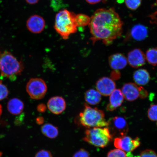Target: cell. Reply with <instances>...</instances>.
I'll use <instances>...</instances> for the list:
<instances>
[{"label": "cell", "instance_id": "6da1fadb", "mask_svg": "<svg viewBox=\"0 0 157 157\" xmlns=\"http://www.w3.org/2000/svg\"><path fill=\"white\" fill-rule=\"evenodd\" d=\"M123 22L114 9H98L91 17L89 25L91 40L94 44L102 40L109 45L121 36Z\"/></svg>", "mask_w": 157, "mask_h": 157}, {"label": "cell", "instance_id": "7a4b0ae2", "mask_svg": "<svg viewBox=\"0 0 157 157\" xmlns=\"http://www.w3.org/2000/svg\"><path fill=\"white\" fill-rule=\"evenodd\" d=\"M75 15L74 13L66 9L62 10L57 13L54 28L63 39H67L70 35L77 32Z\"/></svg>", "mask_w": 157, "mask_h": 157}, {"label": "cell", "instance_id": "3957f363", "mask_svg": "<svg viewBox=\"0 0 157 157\" xmlns=\"http://www.w3.org/2000/svg\"><path fill=\"white\" fill-rule=\"evenodd\" d=\"M24 68L22 63L7 51L0 53V72L3 78L15 81Z\"/></svg>", "mask_w": 157, "mask_h": 157}, {"label": "cell", "instance_id": "277c9868", "mask_svg": "<svg viewBox=\"0 0 157 157\" xmlns=\"http://www.w3.org/2000/svg\"><path fill=\"white\" fill-rule=\"evenodd\" d=\"M79 119L81 124L88 128L107 127L109 124L102 110L97 108H92L86 103L83 111L79 114Z\"/></svg>", "mask_w": 157, "mask_h": 157}, {"label": "cell", "instance_id": "5b68a950", "mask_svg": "<svg viewBox=\"0 0 157 157\" xmlns=\"http://www.w3.org/2000/svg\"><path fill=\"white\" fill-rule=\"evenodd\" d=\"M113 136L107 127H94L85 131L83 140L94 146L104 148L112 141Z\"/></svg>", "mask_w": 157, "mask_h": 157}, {"label": "cell", "instance_id": "8992f818", "mask_svg": "<svg viewBox=\"0 0 157 157\" xmlns=\"http://www.w3.org/2000/svg\"><path fill=\"white\" fill-rule=\"evenodd\" d=\"M48 87L45 81L42 78H32L26 86V91L31 99H42L47 93Z\"/></svg>", "mask_w": 157, "mask_h": 157}, {"label": "cell", "instance_id": "52a82bcc", "mask_svg": "<svg viewBox=\"0 0 157 157\" xmlns=\"http://www.w3.org/2000/svg\"><path fill=\"white\" fill-rule=\"evenodd\" d=\"M107 127L113 136L121 137L126 136L128 132L129 127L127 121L124 118L115 117L108 121Z\"/></svg>", "mask_w": 157, "mask_h": 157}, {"label": "cell", "instance_id": "ba28073f", "mask_svg": "<svg viewBox=\"0 0 157 157\" xmlns=\"http://www.w3.org/2000/svg\"><path fill=\"white\" fill-rule=\"evenodd\" d=\"M121 91L124 99L129 101H135L139 98L144 99L148 96V93L146 90L132 83L125 84Z\"/></svg>", "mask_w": 157, "mask_h": 157}, {"label": "cell", "instance_id": "9c48e42d", "mask_svg": "<svg viewBox=\"0 0 157 157\" xmlns=\"http://www.w3.org/2000/svg\"><path fill=\"white\" fill-rule=\"evenodd\" d=\"M140 144L138 137L132 139L130 136H125L116 137L114 140V145L116 148L126 152L133 151L140 146Z\"/></svg>", "mask_w": 157, "mask_h": 157}, {"label": "cell", "instance_id": "30bf717a", "mask_svg": "<svg viewBox=\"0 0 157 157\" xmlns=\"http://www.w3.org/2000/svg\"><path fill=\"white\" fill-rule=\"evenodd\" d=\"M96 87L97 91L101 95L107 97L110 95L116 89V85L112 78L103 77L98 80Z\"/></svg>", "mask_w": 157, "mask_h": 157}, {"label": "cell", "instance_id": "8fae6325", "mask_svg": "<svg viewBox=\"0 0 157 157\" xmlns=\"http://www.w3.org/2000/svg\"><path fill=\"white\" fill-rule=\"evenodd\" d=\"M127 62L131 67L138 68L144 66L146 62V56L143 51L139 48H135L128 52Z\"/></svg>", "mask_w": 157, "mask_h": 157}, {"label": "cell", "instance_id": "7c38bea8", "mask_svg": "<svg viewBox=\"0 0 157 157\" xmlns=\"http://www.w3.org/2000/svg\"><path fill=\"white\" fill-rule=\"evenodd\" d=\"M45 21L40 16L34 15L31 16L27 20L26 25L30 32L34 34L42 32L45 27Z\"/></svg>", "mask_w": 157, "mask_h": 157}, {"label": "cell", "instance_id": "4fadbf2b", "mask_svg": "<svg viewBox=\"0 0 157 157\" xmlns=\"http://www.w3.org/2000/svg\"><path fill=\"white\" fill-rule=\"evenodd\" d=\"M49 110L56 115L62 113L66 108V102L63 98L56 96L51 98L48 103Z\"/></svg>", "mask_w": 157, "mask_h": 157}, {"label": "cell", "instance_id": "5bb4252c", "mask_svg": "<svg viewBox=\"0 0 157 157\" xmlns=\"http://www.w3.org/2000/svg\"><path fill=\"white\" fill-rule=\"evenodd\" d=\"M124 98L121 90L116 89L109 95V101L107 105L106 109L109 111H113L122 105Z\"/></svg>", "mask_w": 157, "mask_h": 157}, {"label": "cell", "instance_id": "9a60e30c", "mask_svg": "<svg viewBox=\"0 0 157 157\" xmlns=\"http://www.w3.org/2000/svg\"><path fill=\"white\" fill-rule=\"evenodd\" d=\"M109 63L110 67L113 70H122L127 64V58L121 53H116L111 55L109 58Z\"/></svg>", "mask_w": 157, "mask_h": 157}, {"label": "cell", "instance_id": "2e32d148", "mask_svg": "<svg viewBox=\"0 0 157 157\" xmlns=\"http://www.w3.org/2000/svg\"><path fill=\"white\" fill-rule=\"evenodd\" d=\"M133 77L135 84L140 86L147 85L151 79L150 74L144 69H140L135 71Z\"/></svg>", "mask_w": 157, "mask_h": 157}, {"label": "cell", "instance_id": "e0dca14e", "mask_svg": "<svg viewBox=\"0 0 157 157\" xmlns=\"http://www.w3.org/2000/svg\"><path fill=\"white\" fill-rule=\"evenodd\" d=\"M148 34V31L146 27L142 25H134L131 31L132 38L136 41H142L147 38Z\"/></svg>", "mask_w": 157, "mask_h": 157}, {"label": "cell", "instance_id": "ac0fdd59", "mask_svg": "<svg viewBox=\"0 0 157 157\" xmlns=\"http://www.w3.org/2000/svg\"><path fill=\"white\" fill-rule=\"evenodd\" d=\"M23 102L17 98L10 100L7 104V109L10 113L14 115H19L24 109Z\"/></svg>", "mask_w": 157, "mask_h": 157}, {"label": "cell", "instance_id": "d6986e66", "mask_svg": "<svg viewBox=\"0 0 157 157\" xmlns=\"http://www.w3.org/2000/svg\"><path fill=\"white\" fill-rule=\"evenodd\" d=\"M84 98L88 104L92 105H98L102 99L101 94L97 90L93 89L88 90L86 92Z\"/></svg>", "mask_w": 157, "mask_h": 157}, {"label": "cell", "instance_id": "ffe728a7", "mask_svg": "<svg viewBox=\"0 0 157 157\" xmlns=\"http://www.w3.org/2000/svg\"><path fill=\"white\" fill-rule=\"evenodd\" d=\"M41 131L44 136L50 139L56 138L59 134L57 127L50 123L43 125L41 127Z\"/></svg>", "mask_w": 157, "mask_h": 157}, {"label": "cell", "instance_id": "44dd1931", "mask_svg": "<svg viewBox=\"0 0 157 157\" xmlns=\"http://www.w3.org/2000/svg\"><path fill=\"white\" fill-rule=\"evenodd\" d=\"M145 56L146 60L149 64L153 66H157V48L149 49Z\"/></svg>", "mask_w": 157, "mask_h": 157}, {"label": "cell", "instance_id": "7402d4cb", "mask_svg": "<svg viewBox=\"0 0 157 157\" xmlns=\"http://www.w3.org/2000/svg\"><path fill=\"white\" fill-rule=\"evenodd\" d=\"M91 21V17L88 16L80 13L76 15L75 22L77 27H84L89 25Z\"/></svg>", "mask_w": 157, "mask_h": 157}, {"label": "cell", "instance_id": "603a6c76", "mask_svg": "<svg viewBox=\"0 0 157 157\" xmlns=\"http://www.w3.org/2000/svg\"><path fill=\"white\" fill-rule=\"evenodd\" d=\"M149 119L152 121H157V105H151L147 113Z\"/></svg>", "mask_w": 157, "mask_h": 157}, {"label": "cell", "instance_id": "cb8c5ba5", "mask_svg": "<svg viewBox=\"0 0 157 157\" xmlns=\"http://www.w3.org/2000/svg\"><path fill=\"white\" fill-rule=\"evenodd\" d=\"M125 2L128 8L135 10L140 6L142 0H125Z\"/></svg>", "mask_w": 157, "mask_h": 157}, {"label": "cell", "instance_id": "d4e9b609", "mask_svg": "<svg viewBox=\"0 0 157 157\" xmlns=\"http://www.w3.org/2000/svg\"><path fill=\"white\" fill-rule=\"evenodd\" d=\"M107 157H127L126 153L119 149L111 150L108 152Z\"/></svg>", "mask_w": 157, "mask_h": 157}, {"label": "cell", "instance_id": "484cf974", "mask_svg": "<svg viewBox=\"0 0 157 157\" xmlns=\"http://www.w3.org/2000/svg\"><path fill=\"white\" fill-rule=\"evenodd\" d=\"M9 94V90L4 84L0 82V101L6 99Z\"/></svg>", "mask_w": 157, "mask_h": 157}, {"label": "cell", "instance_id": "4316f807", "mask_svg": "<svg viewBox=\"0 0 157 157\" xmlns=\"http://www.w3.org/2000/svg\"><path fill=\"white\" fill-rule=\"evenodd\" d=\"M139 157H157V154L154 150L147 149L140 152Z\"/></svg>", "mask_w": 157, "mask_h": 157}, {"label": "cell", "instance_id": "83f0119b", "mask_svg": "<svg viewBox=\"0 0 157 157\" xmlns=\"http://www.w3.org/2000/svg\"><path fill=\"white\" fill-rule=\"evenodd\" d=\"M72 157H90V155L87 151L82 148L75 153Z\"/></svg>", "mask_w": 157, "mask_h": 157}, {"label": "cell", "instance_id": "f1b7e54d", "mask_svg": "<svg viewBox=\"0 0 157 157\" xmlns=\"http://www.w3.org/2000/svg\"><path fill=\"white\" fill-rule=\"evenodd\" d=\"M35 157H52L51 153L48 151L41 150L35 155Z\"/></svg>", "mask_w": 157, "mask_h": 157}, {"label": "cell", "instance_id": "f546056e", "mask_svg": "<svg viewBox=\"0 0 157 157\" xmlns=\"http://www.w3.org/2000/svg\"><path fill=\"white\" fill-rule=\"evenodd\" d=\"M37 110L39 113H44L46 110V106L44 104H40L37 107Z\"/></svg>", "mask_w": 157, "mask_h": 157}, {"label": "cell", "instance_id": "4dcf8cb0", "mask_svg": "<svg viewBox=\"0 0 157 157\" xmlns=\"http://www.w3.org/2000/svg\"><path fill=\"white\" fill-rule=\"evenodd\" d=\"M111 77L113 78L112 79L117 80L119 78L120 76H121L120 73L118 70H113V72L111 73Z\"/></svg>", "mask_w": 157, "mask_h": 157}, {"label": "cell", "instance_id": "1f68e13d", "mask_svg": "<svg viewBox=\"0 0 157 157\" xmlns=\"http://www.w3.org/2000/svg\"><path fill=\"white\" fill-rule=\"evenodd\" d=\"M86 1L90 4L94 5L99 3L101 0H86Z\"/></svg>", "mask_w": 157, "mask_h": 157}, {"label": "cell", "instance_id": "d6a6232c", "mask_svg": "<svg viewBox=\"0 0 157 157\" xmlns=\"http://www.w3.org/2000/svg\"><path fill=\"white\" fill-rule=\"evenodd\" d=\"M36 121L38 124H42L44 122V118L42 117H37Z\"/></svg>", "mask_w": 157, "mask_h": 157}, {"label": "cell", "instance_id": "836d02e7", "mask_svg": "<svg viewBox=\"0 0 157 157\" xmlns=\"http://www.w3.org/2000/svg\"><path fill=\"white\" fill-rule=\"evenodd\" d=\"M30 5H34L38 2L39 0H25Z\"/></svg>", "mask_w": 157, "mask_h": 157}, {"label": "cell", "instance_id": "e575fe53", "mask_svg": "<svg viewBox=\"0 0 157 157\" xmlns=\"http://www.w3.org/2000/svg\"><path fill=\"white\" fill-rule=\"evenodd\" d=\"M2 108L1 105H0V117L2 115Z\"/></svg>", "mask_w": 157, "mask_h": 157}, {"label": "cell", "instance_id": "d590c367", "mask_svg": "<svg viewBox=\"0 0 157 157\" xmlns=\"http://www.w3.org/2000/svg\"><path fill=\"white\" fill-rule=\"evenodd\" d=\"M117 1L119 3H121L125 1V0H117Z\"/></svg>", "mask_w": 157, "mask_h": 157}, {"label": "cell", "instance_id": "8d00e7d4", "mask_svg": "<svg viewBox=\"0 0 157 157\" xmlns=\"http://www.w3.org/2000/svg\"><path fill=\"white\" fill-rule=\"evenodd\" d=\"M2 155V153L1 152H0V157H1Z\"/></svg>", "mask_w": 157, "mask_h": 157}, {"label": "cell", "instance_id": "74e56055", "mask_svg": "<svg viewBox=\"0 0 157 157\" xmlns=\"http://www.w3.org/2000/svg\"></svg>", "mask_w": 157, "mask_h": 157}]
</instances>
